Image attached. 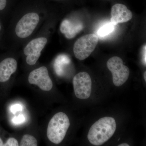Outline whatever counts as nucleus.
<instances>
[{
	"label": "nucleus",
	"instance_id": "aec40b11",
	"mask_svg": "<svg viewBox=\"0 0 146 146\" xmlns=\"http://www.w3.org/2000/svg\"><path fill=\"white\" fill-rule=\"evenodd\" d=\"M4 143L3 142L1 138H0V146H3Z\"/></svg>",
	"mask_w": 146,
	"mask_h": 146
},
{
	"label": "nucleus",
	"instance_id": "f257e3e1",
	"mask_svg": "<svg viewBox=\"0 0 146 146\" xmlns=\"http://www.w3.org/2000/svg\"><path fill=\"white\" fill-rule=\"evenodd\" d=\"M116 127L117 124L114 118L109 117L101 118L91 126L87 138L92 145H102L114 135Z\"/></svg>",
	"mask_w": 146,
	"mask_h": 146
},
{
	"label": "nucleus",
	"instance_id": "412c9836",
	"mask_svg": "<svg viewBox=\"0 0 146 146\" xmlns=\"http://www.w3.org/2000/svg\"><path fill=\"white\" fill-rule=\"evenodd\" d=\"M144 78L145 79V81H146V72H145L144 74Z\"/></svg>",
	"mask_w": 146,
	"mask_h": 146
},
{
	"label": "nucleus",
	"instance_id": "2eb2a0df",
	"mask_svg": "<svg viewBox=\"0 0 146 146\" xmlns=\"http://www.w3.org/2000/svg\"><path fill=\"white\" fill-rule=\"evenodd\" d=\"M25 121V118L23 115H19L17 117H15L13 118V123L16 124L22 123L24 122Z\"/></svg>",
	"mask_w": 146,
	"mask_h": 146
},
{
	"label": "nucleus",
	"instance_id": "4be33fe9",
	"mask_svg": "<svg viewBox=\"0 0 146 146\" xmlns=\"http://www.w3.org/2000/svg\"><path fill=\"white\" fill-rule=\"evenodd\" d=\"M1 22H0V33H1Z\"/></svg>",
	"mask_w": 146,
	"mask_h": 146
},
{
	"label": "nucleus",
	"instance_id": "1a4fd4ad",
	"mask_svg": "<svg viewBox=\"0 0 146 146\" xmlns=\"http://www.w3.org/2000/svg\"><path fill=\"white\" fill-rule=\"evenodd\" d=\"M111 23L114 25L126 23L132 18V13L124 5L117 3L111 8Z\"/></svg>",
	"mask_w": 146,
	"mask_h": 146
},
{
	"label": "nucleus",
	"instance_id": "4468645a",
	"mask_svg": "<svg viewBox=\"0 0 146 146\" xmlns=\"http://www.w3.org/2000/svg\"><path fill=\"white\" fill-rule=\"evenodd\" d=\"M5 146H19L18 141L15 138H9L5 144H4Z\"/></svg>",
	"mask_w": 146,
	"mask_h": 146
},
{
	"label": "nucleus",
	"instance_id": "423d86ee",
	"mask_svg": "<svg viewBox=\"0 0 146 146\" xmlns=\"http://www.w3.org/2000/svg\"><path fill=\"white\" fill-rule=\"evenodd\" d=\"M39 21V15L35 12L24 15L16 25L15 29L16 35L21 38L28 37L36 28Z\"/></svg>",
	"mask_w": 146,
	"mask_h": 146
},
{
	"label": "nucleus",
	"instance_id": "a211bd4d",
	"mask_svg": "<svg viewBox=\"0 0 146 146\" xmlns=\"http://www.w3.org/2000/svg\"><path fill=\"white\" fill-rule=\"evenodd\" d=\"M146 45L143 47V57H142V60H143V62L144 65H146Z\"/></svg>",
	"mask_w": 146,
	"mask_h": 146
},
{
	"label": "nucleus",
	"instance_id": "f8f14e48",
	"mask_svg": "<svg viewBox=\"0 0 146 146\" xmlns=\"http://www.w3.org/2000/svg\"><path fill=\"white\" fill-rule=\"evenodd\" d=\"M115 26L111 23L105 24L98 31V35L100 37L107 36L114 30Z\"/></svg>",
	"mask_w": 146,
	"mask_h": 146
},
{
	"label": "nucleus",
	"instance_id": "f03ea898",
	"mask_svg": "<svg viewBox=\"0 0 146 146\" xmlns=\"http://www.w3.org/2000/svg\"><path fill=\"white\" fill-rule=\"evenodd\" d=\"M70 121L65 113L59 112L54 115L50 120L47 131V137L55 144L62 142L70 126Z\"/></svg>",
	"mask_w": 146,
	"mask_h": 146
},
{
	"label": "nucleus",
	"instance_id": "9b49d317",
	"mask_svg": "<svg viewBox=\"0 0 146 146\" xmlns=\"http://www.w3.org/2000/svg\"><path fill=\"white\" fill-rule=\"evenodd\" d=\"M83 28V24L81 23H72L70 21L65 20L61 24L60 30L62 33L65 35L67 38L72 39L81 31Z\"/></svg>",
	"mask_w": 146,
	"mask_h": 146
},
{
	"label": "nucleus",
	"instance_id": "5701e85b",
	"mask_svg": "<svg viewBox=\"0 0 146 146\" xmlns=\"http://www.w3.org/2000/svg\"><path fill=\"white\" fill-rule=\"evenodd\" d=\"M54 1H60V0H54Z\"/></svg>",
	"mask_w": 146,
	"mask_h": 146
},
{
	"label": "nucleus",
	"instance_id": "0eeeda50",
	"mask_svg": "<svg viewBox=\"0 0 146 146\" xmlns=\"http://www.w3.org/2000/svg\"><path fill=\"white\" fill-rule=\"evenodd\" d=\"M47 43L46 37H39L31 40L25 47L24 53L27 56L26 62L28 65L36 64Z\"/></svg>",
	"mask_w": 146,
	"mask_h": 146
},
{
	"label": "nucleus",
	"instance_id": "9d476101",
	"mask_svg": "<svg viewBox=\"0 0 146 146\" xmlns=\"http://www.w3.org/2000/svg\"><path fill=\"white\" fill-rule=\"evenodd\" d=\"M17 61L12 58H7L0 62V82L8 81L11 76L16 72Z\"/></svg>",
	"mask_w": 146,
	"mask_h": 146
},
{
	"label": "nucleus",
	"instance_id": "6ab92c4d",
	"mask_svg": "<svg viewBox=\"0 0 146 146\" xmlns=\"http://www.w3.org/2000/svg\"><path fill=\"white\" fill-rule=\"evenodd\" d=\"M119 146H129V145L127 143H122L120 144V145H118Z\"/></svg>",
	"mask_w": 146,
	"mask_h": 146
},
{
	"label": "nucleus",
	"instance_id": "6e6552de",
	"mask_svg": "<svg viewBox=\"0 0 146 146\" xmlns=\"http://www.w3.org/2000/svg\"><path fill=\"white\" fill-rule=\"evenodd\" d=\"M28 81L31 84L37 85L44 91H50L53 87L52 80L49 76L48 69L45 66L32 71L29 75Z\"/></svg>",
	"mask_w": 146,
	"mask_h": 146
},
{
	"label": "nucleus",
	"instance_id": "ddd939ff",
	"mask_svg": "<svg viewBox=\"0 0 146 146\" xmlns=\"http://www.w3.org/2000/svg\"><path fill=\"white\" fill-rule=\"evenodd\" d=\"M20 146H37V141L34 136L29 134H26L23 136Z\"/></svg>",
	"mask_w": 146,
	"mask_h": 146
},
{
	"label": "nucleus",
	"instance_id": "20e7f679",
	"mask_svg": "<svg viewBox=\"0 0 146 146\" xmlns=\"http://www.w3.org/2000/svg\"><path fill=\"white\" fill-rule=\"evenodd\" d=\"M107 66L112 73V81L115 86H121L127 81L130 72L121 58L117 56L110 58L108 60Z\"/></svg>",
	"mask_w": 146,
	"mask_h": 146
},
{
	"label": "nucleus",
	"instance_id": "f3484780",
	"mask_svg": "<svg viewBox=\"0 0 146 146\" xmlns=\"http://www.w3.org/2000/svg\"><path fill=\"white\" fill-rule=\"evenodd\" d=\"M8 0H0V11L4 10L7 7Z\"/></svg>",
	"mask_w": 146,
	"mask_h": 146
},
{
	"label": "nucleus",
	"instance_id": "dca6fc26",
	"mask_svg": "<svg viewBox=\"0 0 146 146\" xmlns=\"http://www.w3.org/2000/svg\"><path fill=\"white\" fill-rule=\"evenodd\" d=\"M22 106L20 104H15L12 106L10 108V110L11 112L13 114H15L16 112L19 111H21L22 110Z\"/></svg>",
	"mask_w": 146,
	"mask_h": 146
},
{
	"label": "nucleus",
	"instance_id": "7ed1b4c3",
	"mask_svg": "<svg viewBox=\"0 0 146 146\" xmlns=\"http://www.w3.org/2000/svg\"><path fill=\"white\" fill-rule=\"evenodd\" d=\"M98 37L95 34H89L79 38L74 44L73 51L79 60L87 58L94 52L98 43Z\"/></svg>",
	"mask_w": 146,
	"mask_h": 146
},
{
	"label": "nucleus",
	"instance_id": "39448f33",
	"mask_svg": "<svg viewBox=\"0 0 146 146\" xmlns=\"http://www.w3.org/2000/svg\"><path fill=\"white\" fill-rule=\"evenodd\" d=\"M73 86L76 96L80 99L89 98L92 91V80L86 72L77 74L73 78Z\"/></svg>",
	"mask_w": 146,
	"mask_h": 146
}]
</instances>
